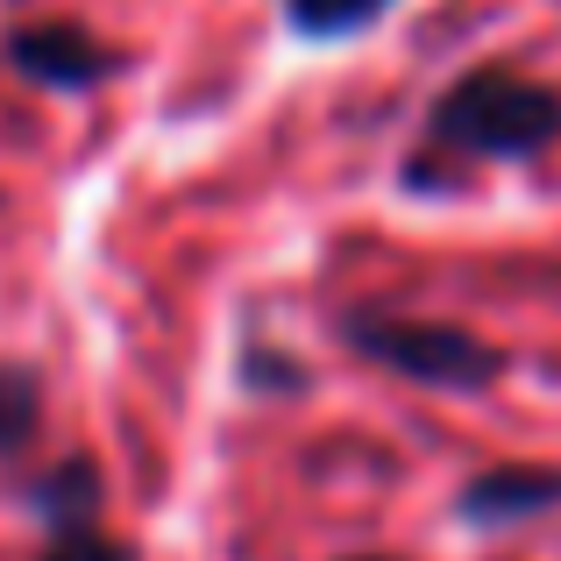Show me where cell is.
Returning <instances> with one entry per match:
<instances>
[{"instance_id": "cell-1", "label": "cell", "mask_w": 561, "mask_h": 561, "mask_svg": "<svg viewBox=\"0 0 561 561\" xmlns=\"http://www.w3.org/2000/svg\"><path fill=\"white\" fill-rule=\"evenodd\" d=\"M548 142H561V93L505 65L462 71L426 114V157L519 164V157H540Z\"/></svg>"}, {"instance_id": "cell-7", "label": "cell", "mask_w": 561, "mask_h": 561, "mask_svg": "<svg viewBox=\"0 0 561 561\" xmlns=\"http://www.w3.org/2000/svg\"><path fill=\"white\" fill-rule=\"evenodd\" d=\"M28 434H36V383L22 370H0V455L22 448Z\"/></svg>"}, {"instance_id": "cell-6", "label": "cell", "mask_w": 561, "mask_h": 561, "mask_svg": "<svg viewBox=\"0 0 561 561\" xmlns=\"http://www.w3.org/2000/svg\"><path fill=\"white\" fill-rule=\"evenodd\" d=\"M391 8V0H285V22L299 28V36H356V28H370L377 14Z\"/></svg>"}, {"instance_id": "cell-2", "label": "cell", "mask_w": 561, "mask_h": 561, "mask_svg": "<svg viewBox=\"0 0 561 561\" xmlns=\"http://www.w3.org/2000/svg\"><path fill=\"white\" fill-rule=\"evenodd\" d=\"M348 342L426 391H483L505 370L491 342H477L469 328H448V320H348Z\"/></svg>"}, {"instance_id": "cell-8", "label": "cell", "mask_w": 561, "mask_h": 561, "mask_svg": "<svg viewBox=\"0 0 561 561\" xmlns=\"http://www.w3.org/2000/svg\"><path fill=\"white\" fill-rule=\"evenodd\" d=\"M43 561H128V554L114 548V540H100L93 526H85V534H57V540H50V554H43Z\"/></svg>"}, {"instance_id": "cell-3", "label": "cell", "mask_w": 561, "mask_h": 561, "mask_svg": "<svg viewBox=\"0 0 561 561\" xmlns=\"http://www.w3.org/2000/svg\"><path fill=\"white\" fill-rule=\"evenodd\" d=\"M8 65L22 71V79L50 85V93H85V85L114 79L122 57H114L100 36H85L79 22H28V28L8 36Z\"/></svg>"}, {"instance_id": "cell-4", "label": "cell", "mask_w": 561, "mask_h": 561, "mask_svg": "<svg viewBox=\"0 0 561 561\" xmlns=\"http://www.w3.org/2000/svg\"><path fill=\"white\" fill-rule=\"evenodd\" d=\"M561 505V469L548 462H505L462 483V519L469 526H519Z\"/></svg>"}, {"instance_id": "cell-9", "label": "cell", "mask_w": 561, "mask_h": 561, "mask_svg": "<svg viewBox=\"0 0 561 561\" xmlns=\"http://www.w3.org/2000/svg\"><path fill=\"white\" fill-rule=\"evenodd\" d=\"M356 561H383V554H356Z\"/></svg>"}, {"instance_id": "cell-5", "label": "cell", "mask_w": 561, "mask_h": 561, "mask_svg": "<svg viewBox=\"0 0 561 561\" xmlns=\"http://www.w3.org/2000/svg\"><path fill=\"white\" fill-rule=\"evenodd\" d=\"M93 491H100L93 462H65V469H50V477L36 483V505H43V519H57L65 534H85V519H93Z\"/></svg>"}]
</instances>
